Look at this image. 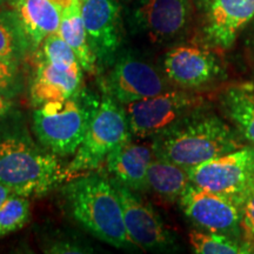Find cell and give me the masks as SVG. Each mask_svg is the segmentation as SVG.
I'll list each match as a JSON object with an SVG mask.
<instances>
[{
  "label": "cell",
  "instance_id": "7c38bea8",
  "mask_svg": "<svg viewBox=\"0 0 254 254\" xmlns=\"http://www.w3.org/2000/svg\"><path fill=\"white\" fill-rule=\"evenodd\" d=\"M88 44L98 67H111L123 45V23L117 0H81Z\"/></svg>",
  "mask_w": 254,
  "mask_h": 254
},
{
  "label": "cell",
  "instance_id": "4dcf8cb0",
  "mask_svg": "<svg viewBox=\"0 0 254 254\" xmlns=\"http://www.w3.org/2000/svg\"><path fill=\"white\" fill-rule=\"evenodd\" d=\"M253 46H254V38H253Z\"/></svg>",
  "mask_w": 254,
  "mask_h": 254
},
{
  "label": "cell",
  "instance_id": "ac0fdd59",
  "mask_svg": "<svg viewBox=\"0 0 254 254\" xmlns=\"http://www.w3.org/2000/svg\"><path fill=\"white\" fill-rule=\"evenodd\" d=\"M220 109L238 134L254 147V84L228 86L220 95Z\"/></svg>",
  "mask_w": 254,
  "mask_h": 254
},
{
  "label": "cell",
  "instance_id": "cb8c5ba5",
  "mask_svg": "<svg viewBox=\"0 0 254 254\" xmlns=\"http://www.w3.org/2000/svg\"><path fill=\"white\" fill-rule=\"evenodd\" d=\"M23 81L20 75V66L0 58V94L14 98L20 93Z\"/></svg>",
  "mask_w": 254,
  "mask_h": 254
},
{
  "label": "cell",
  "instance_id": "7a4b0ae2",
  "mask_svg": "<svg viewBox=\"0 0 254 254\" xmlns=\"http://www.w3.org/2000/svg\"><path fill=\"white\" fill-rule=\"evenodd\" d=\"M239 136L205 106L151 138V145L155 158L190 168L244 147Z\"/></svg>",
  "mask_w": 254,
  "mask_h": 254
},
{
  "label": "cell",
  "instance_id": "44dd1931",
  "mask_svg": "<svg viewBox=\"0 0 254 254\" xmlns=\"http://www.w3.org/2000/svg\"><path fill=\"white\" fill-rule=\"evenodd\" d=\"M30 53V44L14 9L0 8V58L20 66Z\"/></svg>",
  "mask_w": 254,
  "mask_h": 254
},
{
  "label": "cell",
  "instance_id": "52a82bcc",
  "mask_svg": "<svg viewBox=\"0 0 254 254\" xmlns=\"http://www.w3.org/2000/svg\"><path fill=\"white\" fill-rule=\"evenodd\" d=\"M187 170L190 184L243 205L254 187V147L244 146Z\"/></svg>",
  "mask_w": 254,
  "mask_h": 254
},
{
  "label": "cell",
  "instance_id": "6da1fadb",
  "mask_svg": "<svg viewBox=\"0 0 254 254\" xmlns=\"http://www.w3.org/2000/svg\"><path fill=\"white\" fill-rule=\"evenodd\" d=\"M67 177L58 155L33 141L15 112L0 123V183L12 193L43 196Z\"/></svg>",
  "mask_w": 254,
  "mask_h": 254
},
{
  "label": "cell",
  "instance_id": "9a60e30c",
  "mask_svg": "<svg viewBox=\"0 0 254 254\" xmlns=\"http://www.w3.org/2000/svg\"><path fill=\"white\" fill-rule=\"evenodd\" d=\"M254 18V0H205L202 32L209 45L230 49Z\"/></svg>",
  "mask_w": 254,
  "mask_h": 254
},
{
  "label": "cell",
  "instance_id": "f1b7e54d",
  "mask_svg": "<svg viewBox=\"0 0 254 254\" xmlns=\"http://www.w3.org/2000/svg\"><path fill=\"white\" fill-rule=\"evenodd\" d=\"M6 1H8V0H0V8L4 7V5L6 4Z\"/></svg>",
  "mask_w": 254,
  "mask_h": 254
},
{
  "label": "cell",
  "instance_id": "484cf974",
  "mask_svg": "<svg viewBox=\"0 0 254 254\" xmlns=\"http://www.w3.org/2000/svg\"><path fill=\"white\" fill-rule=\"evenodd\" d=\"M46 253H90L92 250L87 244L80 240L69 239V238H57L49 240V244L44 247Z\"/></svg>",
  "mask_w": 254,
  "mask_h": 254
},
{
  "label": "cell",
  "instance_id": "277c9868",
  "mask_svg": "<svg viewBox=\"0 0 254 254\" xmlns=\"http://www.w3.org/2000/svg\"><path fill=\"white\" fill-rule=\"evenodd\" d=\"M99 105L97 95L81 88L67 99L47 101L36 107L32 120L38 141L58 157L74 154Z\"/></svg>",
  "mask_w": 254,
  "mask_h": 254
},
{
  "label": "cell",
  "instance_id": "8992f818",
  "mask_svg": "<svg viewBox=\"0 0 254 254\" xmlns=\"http://www.w3.org/2000/svg\"><path fill=\"white\" fill-rule=\"evenodd\" d=\"M132 136L153 138L189 114L207 106L205 98L190 90H168L154 97L123 105Z\"/></svg>",
  "mask_w": 254,
  "mask_h": 254
},
{
  "label": "cell",
  "instance_id": "8fae6325",
  "mask_svg": "<svg viewBox=\"0 0 254 254\" xmlns=\"http://www.w3.org/2000/svg\"><path fill=\"white\" fill-rule=\"evenodd\" d=\"M179 205L184 214L201 230L240 239L241 205L234 199L190 184L179 199Z\"/></svg>",
  "mask_w": 254,
  "mask_h": 254
},
{
  "label": "cell",
  "instance_id": "5bb4252c",
  "mask_svg": "<svg viewBox=\"0 0 254 254\" xmlns=\"http://www.w3.org/2000/svg\"><path fill=\"white\" fill-rule=\"evenodd\" d=\"M79 60L49 59L36 56V68L30 81V101L38 107L47 101L67 99L82 88Z\"/></svg>",
  "mask_w": 254,
  "mask_h": 254
},
{
  "label": "cell",
  "instance_id": "9c48e42d",
  "mask_svg": "<svg viewBox=\"0 0 254 254\" xmlns=\"http://www.w3.org/2000/svg\"><path fill=\"white\" fill-rule=\"evenodd\" d=\"M192 19L190 0H138L127 12L132 33L153 44H167L183 36Z\"/></svg>",
  "mask_w": 254,
  "mask_h": 254
},
{
  "label": "cell",
  "instance_id": "30bf717a",
  "mask_svg": "<svg viewBox=\"0 0 254 254\" xmlns=\"http://www.w3.org/2000/svg\"><path fill=\"white\" fill-rule=\"evenodd\" d=\"M110 182L119 196L126 231L133 243L150 252H170L176 249L173 234L165 227L153 206L127 186L111 178Z\"/></svg>",
  "mask_w": 254,
  "mask_h": 254
},
{
  "label": "cell",
  "instance_id": "5b68a950",
  "mask_svg": "<svg viewBox=\"0 0 254 254\" xmlns=\"http://www.w3.org/2000/svg\"><path fill=\"white\" fill-rule=\"evenodd\" d=\"M129 140H132V133L125 109L104 91L86 135L66 167L68 176L98 168L111 152Z\"/></svg>",
  "mask_w": 254,
  "mask_h": 254
},
{
  "label": "cell",
  "instance_id": "d4e9b609",
  "mask_svg": "<svg viewBox=\"0 0 254 254\" xmlns=\"http://www.w3.org/2000/svg\"><path fill=\"white\" fill-rule=\"evenodd\" d=\"M241 236L254 250V187L241 205Z\"/></svg>",
  "mask_w": 254,
  "mask_h": 254
},
{
  "label": "cell",
  "instance_id": "ffe728a7",
  "mask_svg": "<svg viewBox=\"0 0 254 254\" xmlns=\"http://www.w3.org/2000/svg\"><path fill=\"white\" fill-rule=\"evenodd\" d=\"M147 183L148 190L172 204L179 201L190 185V179L187 168L154 157L148 167Z\"/></svg>",
  "mask_w": 254,
  "mask_h": 254
},
{
  "label": "cell",
  "instance_id": "3957f363",
  "mask_svg": "<svg viewBox=\"0 0 254 254\" xmlns=\"http://www.w3.org/2000/svg\"><path fill=\"white\" fill-rule=\"evenodd\" d=\"M63 194L69 213L88 233L116 249L140 251L127 233L122 204L110 179L77 178L64 186Z\"/></svg>",
  "mask_w": 254,
  "mask_h": 254
},
{
  "label": "cell",
  "instance_id": "4316f807",
  "mask_svg": "<svg viewBox=\"0 0 254 254\" xmlns=\"http://www.w3.org/2000/svg\"><path fill=\"white\" fill-rule=\"evenodd\" d=\"M15 103L13 98H8L4 94H0V123H2L8 117L15 112Z\"/></svg>",
  "mask_w": 254,
  "mask_h": 254
},
{
  "label": "cell",
  "instance_id": "e0dca14e",
  "mask_svg": "<svg viewBox=\"0 0 254 254\" xmlns=\"http://www.w3.org/2000/svg\"><path fill=\"white\" fill-rule=\"evenodd\" d=\"M12 6L33 55L50 34L58 32L63 8L53 0H15Z\"/></svg>",
  "mask_w": 254,
  "mask_h": 254
},
{
  "label": "cell",
  "instance_id": "d6986e66",
  "mask_svg": "<svg viewBox=\"0 0 254 254\" xmlns=\"http://www.w3.org/2000/svg\"><path fill=\"white\" fill-rule=\"evenodd\" d=\"M58 33L74 51L82 69L94 74L98 69V64L88 44L81 15V0H73L71 5L63 9Z\"/></svg>",
  "mask_w": 254,
  "mask_h": 254
},
{
  "label": "cell",
  "instance_id": "7402d4cb",
  "mask_svg": "<svg viewBox=\"0 0 254 254\" xmlns=\"http://www.w3.org/2000/svg\"><path fill=\"white\" fill-rule=\"evenodd\" d=\"M189 240L193 252L198 254H247L254 252L246 241L227 234L205 230H192Z\"/></svg>",
  "mask_w": 254,
  "mask_h": 254
},
{
  "label": "cell",
  "instance_id": "603a6c76",
  "mask_svg": "<svg viewBox=\"0 0 254 254\" xmlns=\"http://www.w3.org/2000/svg\"><path fill=\"white\" fill-rule=\"evenodd\" d=\"M30 217L31 206L27 196L12 193L0 206V238L26 226Z\"/></svg>",
  "mask_w": 254,
  "mask_h": 254
},
{
  "label": "cell",
  "instance_id": "4fadbf2b",
  "mask_svg": "<svg viewBox=\"0 0 254 254\" xmlns=\"http://www.w3.org/2000/svg\"><path fill=\"white\" fill-rule=\"evenodd\" d=\"M163 73L174 86L193 91L214 84L224 69L211 51L180 45L166 52L163 59Z\"/></svg>",
  "mask_w": 254,
  "mask_h": 254
},
{
  "label": "cell",
  "instance_id": "2e32d148",
  "mask_svg": "<svg viewBox=\"0 0 254 254\" xmlns=\"http://www.w3.org/2000/svg\"><path fill=\"white\" fill-rule=\"evenodd\" d=\"M153 158L151 144L129 140L111 152L105 164L111 179L138 193L148 190L147 172Z\"/></svg>",
  "mask_w": 254,
  "mask_h": 254
},
{
  "label": "cell",
  "instance_id": "ba28073f",
  "mask_svg": "<svg viewBox=\"0 0 254 254\" xmlns=\"http://www.w3.org/2000/svg\"><path fill=\"white\" fill-rule=\"evenodd\" d=\"M103 88L118 103L126 105L171 90V82L148 60L125 51L110 67Z\"/></svg>",
  "mask_w": 254,
  "mask_h": 254
},
{
  "label": "cell",
  "instance_id": "83f0119b",
  "mask_svg": "<svg viewBox=\"0 0 254 254\" xmlns=\"http://www.w3.org/2000/svg\"><path fill=\"white\" fill-rule=\"evenodd\" d=\"M12 194L11 190L8 187H6L4 184L0 183V206L4 204V201Z\"/></svg>",
  "mask_w": 254,
  "mask_h": 254
},
{
  "label": "cell",
  "instance_id": "f546056e",
  "mask_svg": "<svg viewBox=\"0 0 254 254\" xmlns=\"http://www.w3.org/2000/svg\"><path fill=\"white\" fill-rule=\"evenodd\" d=\"M8 1H9V4H11V5H12V4H13V2L15 1V0H8Z\"/></svg>",
  "mask_w": 254,
  "mask_h": 254
}]
</instances>
